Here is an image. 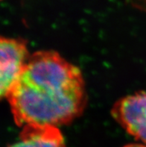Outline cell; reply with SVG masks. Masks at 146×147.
<instances>
[{
	"label": "cell",
	"mask_w": 146,
	"mask_h": 147,
	"mask_svg": "<svg viewBox=\"0 0 146 147\" xmlns=\"http://www.w3.org/2000/svg\"><path fill=\"white\" fill-rule=\"evenodd\" d=\"M6 99L18 126L59 127L81 115L87 105L83 75L54 51L30 55L24 70Z\"/></svg>",
	"instance_id": "6da1fadb"
},
{
	"label": "cell",
	"mask_w": 146,
	"mask_h": 147,
	"mask_svg": "<svg viewBox=\"0 0 146 147\" xmlns=\"http://www.w3.org/2000/svg\"><path fill=\"white\" fill-rule=\"evenodd\" d=\"M0 53V94L2 98H7L24 70L31 55L25 40L10 37L1 38Z\"/></svg>",
	"instance_id": "7a4b0ae2"
},
{
	"label": "cell",
	"mask_w": 146,
	"mask_h": 147,
	"mask_svg": "<svg viewBox=\"0 0 146 147\" xmlns=\"http://www.w3.org/2000/svg\"><path fill=\"white\" fill-rule=\"evenodd\" d=\"M111 112L130 135L146 145V90L119 99Z\"/></svg>",
	"instance_id": "3957f363"
},
{
	"label": "cell",
	"mask_w": 146,
	"mask_h": 147,
	"mask_svg": "<svg viewBox=\"0 0 146 147\" xmlns=\"http://www.w3.org/2000/svg\"><path fill=\"white\" fill-rule=\"evenodd\" d=\"M7 147H66L59 127L28 125L22 128L19 140Z\"/></svg>",
	"instance_id": "277c9868"
},
{
	"label": "cell",
	"mask_w": 146,
	"mask_h": 147,
	"mask_svg": "<svg viewBox=\"0 0 146 147\" xmlns=\"http://www.w3.org/2000/svg\"><path fill=\"white\" fill-rule=\"evenodd\" d=\"M132 6L146 12V0H127Z\"/></svg>",
	"instance_id": "5b68a950"
},
{
	"label": "cell",
	"mask_w": 146,
	"mask_h": 147,
	"mask_svg": "<svg viewBox=\"0 0 146 147\" xmlns=\"http://www.w3.org/2000/svg\"><path fill=\"white\" fill-rule=\"evenodd\" d=\"M122 147H146V145L143 144H127V145L124 146Z\"/></svg>",
	"instance_id": "8992f818"
}]
</instances>
